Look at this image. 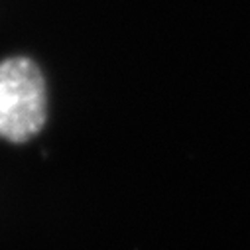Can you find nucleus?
I'll return each instance as SVG.
<instances>
[{
    "label": "nucleus",
    "mask_w": 250,
    "mask_h": 250,
    "mask_svg": "<svg viewBox=\"0 0 250 250\" xmlns=\"http://www.w3.org/2000/svg\"><path fill=\"white\" fill-rule=\"evenodd\" d=\"M47 118V91L42 69L30 57L0 61V138L30 142Z\"/></svg>",
    "instance_id": "f257e3e1"
}]
</instances>
